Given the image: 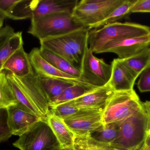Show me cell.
<instances>
[{
    "label": "cell",
    "mask_w": 150,
    "mask_h": 150,
    "mask_svg": "<svg viewBox=\"0 0 150 150\" xmlns=\"http://www.w3.org/2000/svg\"><path fill=\"white\" fill-rule=\"evenodd\" d=\"M90 30L87 27H83L60 36L45 39L40 41V48L63 57L77 67V65H80L88 46Z\"/></svg>",
    "instance_id": "1"
},
{
    "label": "cell",
    "mask_w": 150,
    "mask_h": 150,
    "mask_svg": "<svg viewBox=\"0 0 150 150\" xmlns=\"http://www.w3.org/2000/svg\"><path fill=\"white\" fill-rule=\"evenodd\" d=\"M150 34V27L137 23L115 22L98 29L90 30L88 36V48L97 52L112 41L126 37Z\"/></svg>",
    "instance_id": "2"
},
{
    "label": "cell",
    "mask_w": 150,
    "mask_h": 150,
    "mask_svg": "<svg viewBox=\"0 0 150 150\" xmlns=\"http://www.w3.org/2000/svg\"><path fill=\"white\" fill-rule=\"evenodd\" d=\"M31 19L28 33L40 41L86 27L75 19L73 14L69 13L51 14Z\"/></svg>",
    "instance_id": "3"
},
{
    "label": "cell",
    "mask_w": 150,
    "mask_h": 150,
    "mask_svg": "<svg viewBox=\"0 0 150 150\" xmlns=\"http://www.w3.org/2000/svg\"><path fill=\"white\" fill-rule=\"evenodd\" d=\"M119 124L118 136L112 144L122 150H137L149 133L148 119L142 107Z\"/></svg>",
    "instance_id": "4"
},
{
    "label": "cell",
    "mask_w": 150,
    "mask_h": 150,
    "mask_svg": "<svg viewBox=\"0 0 150 150\" xmlns=\"http://www.w3.org/2000/svg\"><path fill=\"white\" fill-rule=\"evenodd\" d=\"M142 108V102L134 90L115 91L103 110V125L121 122Z\"/></svg>",
    "instance_id": "5"
},
{
    "label": "cell",
    "mask_w": 150,
    "mask_h": 150,
    "mask_svg": "<svg viewBox=\"0 0 150 150\" xmlns=\"http://www.w3.org/2000/svg\"><path fill=\"white\" fill-rule=\"evenodd\" d=\"M20 150L62 149L46 118H41L13 144Z\"/></svg>",
    "instance_id": "6"
},
{
    "label": "cell",
    "mask_w": 150,
    "mask_h": 150,
    "mask_svg": "<svg viewBox=\"0 0 150 150\" xmlns=\"http://www.w3.org/2000/svg\"><path fill=\"white\" fill-rule=\"evenodd\" d=\"M125 0H82L75 8L73 16L78 23L90 30L106 18Z\"/></svg>",
    "instance_id": "7"
},
{
    "label": "cell",
    "mask_w": 150,
    "mask_h": 150,
    "mask_svg": "<svg viewBox=\"0 0 150 150\" xmlns=\"http://www.w3.org/2000/svg\"><path fill=\"white\" fill-rule=\"evenodd\" d=\"M88 46L83 56L79 69V80L94 88L106 85L112 75V66L105 62L103 59L94 56Z\"/></svg>",
    "instance_id": "8"
},
{
    "label": "cell",
    "mask_w": 150,
    "mask_h": 150,
    "mask_svg": "<svg viewBox=\"0 0 150 150\" xmlns=\"http://www.w3.org/2000/svg\"><path fill=\"white\" fill-rule=\"evenodd\" d=\"M103 110L81 109L80 112L63 119L76 136L90 135L102 125Z\"/></svg>",
    "instance_id": "9"
},
{
    "label": "cell",
    "mask_w": 150,
    "mask_h": 150,
    "mask_svg": "<svg viewBox=\"0 0 150 150\" xmlns=\"http://www.w3.org/2000/svg\"><path fill=\"white\" fill-rule=\"evenodd\" d=\"M150 47V34L126 37L112 41L100 48L97 53H112L120 59L131 57Z\"/></svg>",
    "instance_id": "10"
},
{
    "label": "cell",
    "mask_w": 150,
    "mask_h": 150,
    "mask_svg": "<svg viewBox=\"0 0 150 150\" xmlns=\"http://www.w3.org/2000/svg\"><path fill=\"white\" fill-rule=\"evenodd\" d=\"M15 76V75H14ZM32 105L38 110L42 118H46L50 112L49 102L35 74L24 77L15 76Z\"/></svg>",
    "instance_id": "11"
},
{
    "label": "cell",
    "mask_w": 150,
    "mask_h": 150,
    "mask_svg": "<svg viewBox=\"0 0 150 150\" xmlns=\"http://www.w3.org/2000/svg\"><path fill=\"white\" fill-rule=\"evenodd\" d=\"M7 111L8 125L12 135L21 136L41 119L16 105L8 107Z\"/></svg>",
    "instance_id": "12"
},
{
    "label": "cell",
    "mask_w": 150,
    "mask_h": 150,
    "mask_svg": "<svg viewBox=\"0 0 150 150\" xmlns=\"http://www.w3.org/2000/svg\"><path fill=\"white\" fill-rule=\"evenodd\" d=\"M114 91L108 83L100 88L69 101L72 105L80 109L104 110L106 104Z\"/></svg>",
    "instance_id": "13"
},
{
    "label": "cell",
    "mask_w": 150,
    "mask_h": 150,
    "mask_svg": "<svg viewBox=\"0 0 150 150\" xmlns=\"http://www.w3.org/2000/svg\"><path fill=\"white\" fill-rule=\"evenodd\" d=\"M111 66L112 75L108 84L113 90L125 91L134 90L135 82L137 78L120 59H114Z\"/></svg>",
    "instance_id": "14"
},
{
    "label": "cell",
    "mask_w": 150,
    "mask_h": 150,
    "mask_svg": "<svg viewBox=\"0 0 150 150\" xmlns=\"http://www.w3.org/2000/svg\"><path fill=\"white\" fill-rule=\"evenodd\" d=\"M30 61L35 73L41 77L61 78L70 81L79 79L57 69L44 59L40 53V48H35L29 54Z\"/></svg>",
    "instance_id": "15"
},
{
    "label": "cell",
    "mask_w": 150,
    "mask_h": 150,
    "mask_svg": "<svg viewBox=\"0 0 150 150\" xmlns=\"http://www.w3.org/2000/svg\"><path fill=\"white\" fill-rule=\"evenodd\" d=\"M8 70L15 76L24 77L34 74L29 54L23 46L17 50L7 60L1 68V71Z\"/></svg>",
    "instance_id": "16"
},
{
    "label": "cell",
    "mask_w": 150,
    "mask_h": 150,
    "mask_svg": "<svg viewBox=\"0 0 150 150\" xmlns=\"http://www.w3.org/2000/svg\"><path fill=\"white\" fill-rule=\"evenodd\" d=\"M78 0H39L32 18L59 13L73 14Z\"/></svg>",
    "instance_id": "17"
},
{
    "label": "cell",
    "mask_w": 150,
    "mask_h": 150,
    "mask_svg": "<svg viewBox=\"0 0 150 150\" xmlns=\"http://www.w3.org/2000/svg\"><path fill=\"white\" fill-rule=\"evenodd\" d=\"M46 119L62 149H73L76 135L63 119L50 113Z\"/></svg>",
    "instance_id": "18"
},
{
    "label": "cell",
    "mask_w": 150,
    "mask_h": 150,
    "mask_svg": "<svg viewBox=\"0 0 150 150\" xmlns=\"http://www.w3.org/2000/svg\"><path fill=\"white\" fill-rule=\"evenodd\" d=\"M38 77L40 83L49 103L58 97L67 88L74 84L81 82L79 80L70 81L61 78Z\"/></svg>",
    "instance_id": "19"
},
{
    "label": "cell",
    "mask_w": 150,
    "mask_h": 150,
    "mask_svg": "<svg viewBox=\"0 0 150 150\" xmlns=\"http://www.w3.org/2000/svg\"><path fill=\"white\" fill-rule=\"evenodd\" d=\"M40 50L42 57L57 69L79 80L80 76L79 68L74 66L63 57L45 48H40Z\"/></svg>",
    "instance_id": "20"
},
{
    "label": "cell",
    "mask_w": 150,
    "mask_h": 150,
    "mask_svg": "<svg viewBox=\"0 0 150 150\" xmlns=\"http://www.w3.org/2000/svg\"><path fill=\"white\" fill-rule=\"evenodd\" d=\"M96 89L82 82L74 84L67 88L58 97L49 102V107L50 108L53 107L58 105L74 100Z\"/></svg>",
    "instance_id": "21"
},
{
    "label": "cell",
    "mask_w": 150,
    "mask_h": 150,
    "mask_svg": "<svg viewBox=\"0 0 150 150\" xmlns=\"http://www.w3.org/2000/svg\"><path fill=\"white\" fill-rule=\"evenodd\" d=\"M120 60L137 78L144 70L150 67V47L131 57Z\"/></svg>",
    "instance_id": "22"
},
{
    "label": "cell",
    "mask_w": 150,
    "mask_h": 150,
    "mask_svg": "<svg viewBox=\"0 0 150 150\" xmlns=\"http://www.w3.org/2000/svg\"><path fill=\"white\" fill-rule=\"evenodd\" d=\"M7 78L11 88L17 102L16 106L19 108L40 118H42L38 110L32 105L15 76L11 74H7Z\"/></svg>",
    "instance_id": "23"
},
{
    "label": "cell",
    "mask_w": 150,
    "mask_h": 150,
    "mask_svg": "<svg viewBox=\"0 0 150 150\" xmlns=\"http://www.w3.org/2000/svg\"><path fill=\"white\" fill-rule=\"evenodd\" d=\"M73 149L74 150H122L113 144L98 141L91 135L76 136Z\"/></svg>",
    "instance_id": "24"
},
{
    "label": "cell",
    "mask_w": 150,
    "mask_h": 150,
    "mask_svg": "<svg viewBox=\"0 0 150 150\" xmlns=\"http://www.w3.org/2000/svg\"><path fill=\"white\" fill-rule=\"evenodd\" d=\"M22 32L14 33L0 49V71L7 60L16 51L23 46Z\"/></svg>",
    "instance_id": "25"
},
{
    "label": "cell",
    "mask_w": 150,
    "mask_h": 150,
    "mask_svg": "<svg viewBox=\"0 0 150 150\" xmlns=\"http://www.w3.org/2000/svg\"><path fill=\"white\" fill-rule=\"evenodd\" d=\"M39 0H18L8 18L13 20L31 19Z\"/></svg>",
    "instance_id": "26"
},
{
    "label": "cell",
    "mask_w": 150,
    "mask_h": 150,
    "mask_svg": "<svg viewBox=\"0 0 150 150\" xmlns=\"http://www.w3.org/2000/svg\"><path fill=\"white\" fill-rule=\"evenodd\" d=\"M137 0H125L115 9L106 18L92 27L91 29H98L108 24L117 22L128 14H130V10Z\"/></svg>",
    "instance_id": "27"
},
{
    "label": "cell",
    "mask_w": 150,
    "mask_h": 150,
    "mask_svg": "<svg viewBox=\"0 0 150 150\" xmlns=\"http://www.w3.org/2000/svg\"><path fill=\"white\" fill-rule=\"evenodd\" d=\"M17 102L10 86L7 74L0 71V109L16 105Z\"/></svg>",
    "instance_id": "28"
},
{
    "label": "cell",
    "mask_w": 150,
    "mask_h": 150,
    "mask_svg": "<svg viewBox=\"0 0 150 150\" xmlns=\"http://www.w3.org/2000/svg\"><path fill=\"white\" fill-rule=\"evenodd\" d=\"M119 130V123H109L102 125L99 129L93 133L91 136L100 142L112 144L117 138Z\"/></svg>",
    "instance_id": "29"
},
{
    "label": "cell",
    "mask_w": 150,
    "mask_h": 150,
    "mask_svg": "<svg viewBox=\"0 0 150 150\" xmlns=\"http://www.w3.org/2000/svg\"><path fill=\"white\" fill-rule=\"evenodd\" d=\"M81 109L70 102H67L50 107L49 113L56 117L65 119L77 113Z\"/></svg>",
    "instance_id": "30"
},
{
    "label": "cell",
    "mask_w": 150,
    "mask_h": 150,
    "mask_svg": "<svg viewBox=\"0 0 150 150\" xmlns=\"http://www.w3.org/2000/svg\"><path fill=\"white\" fill-rule=\"evenodd\" d=\"M12 136L8 125L7 109H0V143L7 141Z\"/></svg>",
    "instance_id": "31"
},
{
    "label": "cell",
    "mask_w": 150,
    "mask_h": 150,
    "mask_svg": "<svg viewBox=\"0 0 150 150\" xmlns=\"http://www.w3.org/2000/svg\"><path fill=\"white\" fill-rule=\"evenodd\" d=\"M137 85L141 92H150V67L142 72Z\"/></svg>",
    "instance_id": "32"
},
{
    "label": "cell",
    "mask_w": 150,
    "mask_h": 150,
    "mask_svg": "<svg viewBox=\"0 0 150 150\" xmlns=\"http://www.w3.org/2000/svg\"><path fill=\"white\" fill-rule=\"evenodd\" d=\"M18 0H0V13L5 18H8Z\"/></svg>",
    "instance_id": "33"
},
{
    "label": "cell",
    "mask_w": 150,
    "mask_h": 150,
    "mask_svg": "<svg viewBox=\"0 0 150 150\" xmlns=\"http://www.w3.org/2000/svg\"><path fill=\"white\" fill-rule=\"evenodd\" d=\"M150 12V0H137L130 10V13Z\"/></svg>",
    "instance_id": "34"
},
{
    "label": "cell",
    "mask_w": 150,
    "mask_h": 150,
    "mask_svg": "<svg viewBox=\"0 0 150 150\" xmlns=\"http://www.w3.org/2000/svg\"><path fill=\"white\" fill-rule=\"evenodd\" d=\"M14 33V29L8 25L0 30V49Z\"/></svg>",
    "instance_id": "35"
},
{
    "label": "cell",
    "mask_w": 150,
    "mask_h": 150,
    "mask_svg": "<svg viewBox=\"0 0 150 150\" xmlns=\"http://www.w3.org/2000/svg\"><path fill=\"white\" fill-rule=\"evenodd\" d=\"M142 107L144 110L148 119V127L149 130H150V101H146L144 102H142Z\"/></svg>",
    "instance_id": "36"
},
{
    "label": "cell",
    "mask_w": 150,
    "mask_h": 150,
    "mask_svg": "<svg viewBox=\"0 0 150 150\" xmlns=\"http://www.w3.org/2000/svg\"><path fill=\"white\" fill-rule=\"evenodd\" d=\"M138 150H150V134H148L143 143L140 146Z\"/></svg>",
    "instance_id": "37"
},
{
    "label": "cell",
    "mask_w": 150,
    "mask_h": 150,
    "mask_svg": "<svg viewBox=\"0 0 150 150\" xmlns=\"http://www.w3.org/2000/svg\"><path fill=\"white\" fill-rule=\"evenodd\" d=\"M5 18L4 17V16L0 13V30L2 28L4 21V19Z\"/></svg>",
    "instance_id": "38"
},
{
    "label": "cell",
    "mask_w": 150,
    "mask_h": 150,
    "mask_svg": "<svg viewBox=\"0 0 150 150\" xmlns=\"http://www.w3.org/2000/svg\"><path fill=\"white\" fill-rule=\"evenodd\" d=\"M59 150H74V149H62Z\"/></svg>",
    "instance_id": "39"
},
{
    "label": "cell",
    "mask_w": 150,
    "mask_h": 150,
    "mask_svg": "<svg viewBox=\"0 0 150 150\" xmlns=\"http://www.w3.org/2000/svg\"><path fill=\"white\" fill-rule=\"evenodd\" d=\"M149 133L150 134V130H149Z\"/></svg>",
    "instance_id": "40"
}]
</instances>
